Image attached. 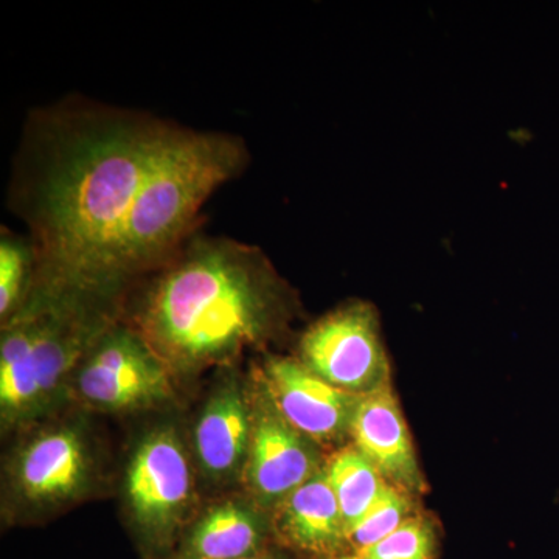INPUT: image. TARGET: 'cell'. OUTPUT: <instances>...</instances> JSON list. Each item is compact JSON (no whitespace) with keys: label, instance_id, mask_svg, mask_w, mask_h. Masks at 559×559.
Returning a JSON list of instances; mask_svg holds the SVG:
<instances>
[{"label":"cell","instance_id":"cell-1","mask_svg":"<svg viewBox=\"0 0 559 559\" xmlns=\"http://www.w3.org/2000/svg\"><path fill=\"white\" fill-rule=\"evenodd\" d=\"M178 127L106 106L61 105L33 117L11 204L31 229L33 288L114 305L124 227Z\"/></svg>","mask_w":559,"mask_h":559},{"label":"cell","instance_id":"cell-2","mask_svg":"<svg viewBox=\"0 0 559 559\" xmlns=\"http://www.w3.org/2000/svg\"><path fill=\"white\" fill-rule=\"evenodd\" d=\"M130 325L173 378L229 366L286 330L293 294L255 246L193 235L153 272Z\"/></svg>","mask_w":559,"mask_h":559},{"label":"cell","instance_id":"cell-3","mask_svg":"<svg viewBox=\"0 0 559 559\" xmlns=\"http://www.w3.org/2000/svg\"><path fill=\"white\" fill-rule=\"evenodd\" d=\"M241 139L179 128L140 191L124 227L117 272L121 288L153 274L198 231L205 201L248 164Z\"/></svg>","mask_w":559,"mask_h":559},{"label":"cell","instance_id":"cell-4","mask_svg":"<svg viewBox=\"0 0 559 559\" xmlns=\"http://www.w3.org/2000/svg\"><path fill=\"white\" fill-rule=\"evenodd\" d=\"M119 320L117 307L76 294L33 288L2 325L0 415L3 429L46 414L72 385L73 374L103 331Z\"/></svg>","mask_w":559,"mask_h":559},{"label":"cell","instance_id":"cell-5","mask_svg":"<svg viewBox=\"0 0 559 559\" xmlns=\"http://www.w3.org/2000/svg\"><path fill=\"white\" fill-rule=\"evenodd\" d=\"M123 495L143 549L175 554L197 503L193 465L176 429L160 426L138 441L128 460Z\"/></svg>","mask_w":559,"mask_h":559},{"label":"cell","instance_id":"cell-6","mask_svg":"<svg viewBox=\"0 0 559 559\" xmlns=\"http://www.w3.org/2000/svg\"><path fill=\"white\" fill-rule=\"evenodd\" d=\"M173 381L170 370L138 331L117 320L81 360L72 390L91 409L120 414L170 400Z\"/></svg>","mask_w":559,"mask_h":559},{"label":"cell","instance_id":"cell-7","mask_svg":"<svg viewBox=\"0 0 559 559\" xmlns=\"http://www.w3.org/2000/svg\"><path fill=\"white\" fill-rule=\"evenodd\" d=\"M97 480V460L86 430L57 423L31 433L9 463L10 499L28 513L72 506L90 495Z\"/></svg>","mask_w":559,"mask_h":559},{"label":"cell","instance_id":"cell-8","mask_svg":"<svg viewBox=\"0 0 559 559\" xmlns=\"http://www.w3.org/2000/svg\"><path fill=\"white\" fill-rule=\"evenodd\" d=\"M297 359L353 395H366L390 382L380 319L367 301H349L311 323L301 334Z\"/></svg>","mask_w":559,"mask_h":559},{"label":"cell","instance_id":"cell-9","mask_svg":"<svg viewBox=\"0 0 559 559\" xmlns=\"http://www.w3.org/2000/svg\"><path fill=\"white\" fill-rule=\"evenodd\" d=\"M249 390L252 437L241 481L257 506L274 511L290 492L323 469L325 463L320 457L319 444L283 418L255 378Z\"/></svg>","mask_w":559,"mask_h":559},{"label":"cell","instance_id":"cell-10","mask_svg":"<svg viewBox=\"0 0 559 559\" xmlns=\"http://www.w3.org/2000/svg\"><path fill=\"white\" fill-rule=\"evenodd\" d=\"M253 378L283 418L319 447L349 437L360 395L322 380L299 359L282 356H270Z\"/></svg>","mask_w":559,"mask_h":559},{"label":"cell","instance_id":"cell-11","mask_svg":"<svg viewBox=\"0 0 559 559\" xmlns=\"http://www.w3.org/2000/svg\"><path fill=\"white\" fill-rule=\"evenodd\" d=\"M349 437L390 485L409 495L423 491L417 451L390 382L359 396Z\"/></svg>","mask_w":559,"mask_h":559},{"label":"cell","instance_id":"cell-12","mask_svg":"<svg viewBox=\"0 0 559 559\" xmlns=\"http://www.w3.org/2000/svg\"><path fill=\"white\" fill-rule=\"evenodd\" d=\"M250 437V390L237 378H227L213 390L194 426V460L205 479L216 485L242 480Z\"/></svg>","mask_w":559,"mask_h":559},{"label":"cell","instance_id":"cell-13","mask_svg":"<svg viewBox=\"0 0 559 559\" xmlns=\"http://www.w3.org/2000/svg\"><path fill=\"white\" fill-rule=\"evenodd\" d=\"M272 522L250 498L215 503L183 532L173 559H241L264 551Z\"/></svg>","mask_w":559,"mask_h":559},{"label":"cell","instance_id":"cell-14","mask_svg":"<svg viewBox=\"0 0 559 559\" xmlns=\"http://www.w3.org/2000/svg\"><path fill=\"white\" fill-rule=\"evenodd\" d=\"M272 530L293 549L336 555L347 543V530L325 466L272 511Z\"/></svg>","mask_w":559,"mask_h":559},{"label":"cell","instance_id":"cell-15","mask_svg":"<svg viewBox=\"0 0 559 559\" xmlns=\"http://www.w3.org/2000/svg\"><path fill=\"white\" fill-rule=\"evenodd\" d=\"M325 471L348 535L380 499L389 481L353 444L334 452L325 462Z\"/></svg>","mask_w":559,"mask_h":559},{"label":"cell","instance_id":"cell-16","mask_svg":"<svg viewBox=\"0 0 559 559\" xmlns=\"http://www.w3.org/2000/svg\"><path fill=\"white\" fill-rule=\"evenodd\" d=\"M36 250L28 237L2 229L0 235V318L2 325L24 307L35 286Z\"/></svg>","mask_w":559,"mask_h":559},{"label":"cell","instance_id":"cell-17","mask_svg":"<svg viewBox=\"0 0 559 559\" xmlns=\"http://www.w3.org/2000/svg\"><path fill=\"white\" fill-rule=\"evenodd\" d=\"M411 516H414L412 495L389 484L369 513L360 520L358 525L349 530L348 546H352L355 555L369 549L370 546L395 532Z\"/></svg>","mask_w":559,"mask_h":559},{"label":"cell","instance_id":"cell-18","mask_svg":"<svg viewBox=\"0 0 559 559\" xmlns=\"http://www.w3.org/2000/svg\"><path fill=\"white\" fill-rule=\"evenodd\" d=\"M437 538L432 525L414 514L380 543L359 551L360 559H433Z\"/></svg>","mask_w":559,"mask_h":559},{"label":"cell","instance_id":"cell-19","mask_svg":"<svg viewBox=\"0 0 559 559\" xmlns=\"http://www.w3.org/2000/svg\"><path fill=\"white\" fill-rule=\"evenodd\" d=\"M241 559H278L277 557H274V555L267 554L266 550L261 551L259 555H253V557L248 558H241Z\"/></svg>","mask_w":559,"mask_h":559},{"label":"cell","instance_id":"cell-20","mask_svg":"<svg viewBox=\"0 0 559 559\" xmlns=\"http://www.w3.org/2000/svg\"><path fill=\"white\" fill-rule=\"evenodd\" d=\"M333 559H360L358 557V555H353V557H337V558H333Z\"/></svg>","mask_w":559,"mask_h":559}]
</instances>
